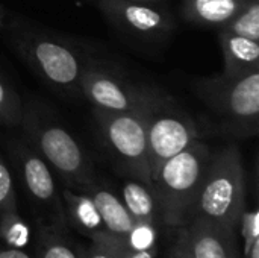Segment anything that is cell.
<instances>
[{"label": "cell", "mask_w": 259, "mask_h": 258, "mask_svg": "<svg viewBox=\"0 0 259 258\" xmlns=\"http://www.w3.org/2000/svg\"><path fill=\"white\" fill-rule=\"evenodd\" d=\"M121 195L123 204L137 224L153 222L158 213V205L155 201V195L149 186L137 179H129L123 184Z\"/></svg>", "instance_id": "cell-15"}, {"label": "cell", "mask_w": 259, "mask_h": 258, "mask_svg": "<svg viewBox=\"0 0 259 258\" xmlns=\"http://www.w3.org/2000/svg\"><path fill=\"white\" fill-rule=\"evenodd\" d=\"M176 258H193V254H191V251H190V246H188V242H187V246L178 252Z\"/></svg>", "instance_id": "cell-28"}, {"label": "cell", "mask_w": 259, "mask_h": 258, "mask_svg": "<svg viewBox=\"0 0 259 258\" xmlns=\"http://www.w3.org/2000/svg\"><path fill=\"white\" fill-rule=\"evenodd\" d=\"M211 154L208 144L197 138L153 175L152 192L161 219L168 227H184L193 219Z\"/></svg>", "instance_id": "cell-3"}, {"label": "cell", "mask_w": 259, "mask_h": 258, "mask_svg": "<svg viewBox=\"0 0 259 258\" xmlns=\"http://www.w3.org/2000/svg\"><path fill=\"white\" fill-rule=\"evenodd\" d=\"M219 41L223 53L225 75L259 70V41L231 33L225 29H220Z\"/></svg>", "instance_id": "cell-13"}, {"label": "cell", "mask_w": 259, "mask_h": 258, "mask_svg": "<svg viewBox=\"0 0 259 258\" xmlns=\"http://www.w3.org/2000/svg\"><path fill=\"white\" fill-rule=\"evenodd\" d=\"M155 87L137 108L124 113L94 111L100 137L117 166L132 179L152 189V172L147 154V108Z\"/></svg>", "instance_id": "cell-6"}, {"label": "cell", "mask_w": 259, "mask_h": 258, "mask_svg": "<svg viewBox=\"0 0 259 258\" xmlns=\"http://www.w3.org/2000/svg\"><path fill=\"white\" fill-rule=\"evenodd\" d=\"M0 258H30L27 254H24L23 251L17 249V248H11V249H5L0 251Z\"/></svg>", "instance_id": "cell-25"}, {"label": "cell", "mask_w": 259, "mask_h": 258, "mask_svg": "<svg viewBox=\"0 0 259 258\" xmlns=\"http://www.w3.org/2000/svg\"><path fill=\"white\" fill-rule=\"evenodd\" d=\"M62 198L70 210L73 220L79 228H82L87 233H91L94 237L105 233L97 208L85 192H77L67 187L62 192Z\"/></svg>", "instance_id": "cell-16"}, {"label": "cell", "mask_w": 259, "mask_h": 258, "mask_svg": "<svg viewBox=\"0 0 259 258\" xmlns=\"http://www.w3.org/2000/svg\"><path fill=\"white\" fill-rule=\"evenodd\" d=\"M23 100L5 75L0 73V125L20 126L23 119Z\"/></svg>", "instance_id": "cell-18"}, {"label": "cell", "mask_w": 259, "mask_h": 258, "mask_svg": "<svg viewBox=\"0 0 259 258\" xmlns=\"http://www.w3.org/2000/svg\"><path fill=\"white\" fill-rule=\"evenodd\" d=\"M5 21H6V14H5V9L0 6V29H3Z\"/></svg>", "instance_id": "cell-29"}, {"label": "cell", "mask_w": 259, "mask_h": 258, "mask_svg": "<svg viewBox=\"0 0 259 258\" xmlns=\"http://www.w3.org/2000/svg\"><path fill=\"white\" fill-rule=\"evenodd\" d=\"M193 90L219 117L220 132L241 138L259 132V70L199 78L193 82Z\"/></svg>", "instance_id": "cell-4"}, {"label": "cell", "mask_w": 259, "mask_h": 258, "mask_svg": "<svg viewBox=\"0 0 259 258\" xmlns=\"http://www.w3.org/2000/svg\"><path fill=\"white\" fill-rule=\"evenodd\" d=\"M99 8L117 29L144 41H162L175 30L173 17L158 3L99 0Z\"/></svg>", "instance_id": "cell-10"}, {"label": "cell", "mask_w": 259, "mask_h": 258, "mask_svg": "<svg viewBox=\"0 0 259 258\" xmlns=\"http://www.w3.org/2000/svg\"><path fill=\"white\" fill-rule=\"evenodd\" d=\"M6 38L14 52L53 90L80 94V76L88 55L74 43L17 20L5 21Z\"/></svg>", "instance_id": "cell-1"}, {"label": "cell", "mask_w": 259, "mask_h": 258, "mask_svg": "<svg viewBox=\"0 0 259 258\" xmlns=\"http://www.w3.org/2000/svg\"><path fill=\"white\" fill-rule=\"evenodd\" d=\"M152 87L135 85L112 62L88 56L80 76V96L100 113H124L141 105Z\"/></svg>", "instance_id": "cell-8"}, {"label": "cell", "mask_w": 259, "mask_h": 258, "mask_svg": "<svg viewBox=\"0 0 259 258\" xmlns=\"http://www.w3.org/2000/svg\"><path fill=\"white\" fill-rule=\"evenodd\" d=\"M244 211V170L234 144L211 154L193 217L235 230Z\"/></svg>", "instance_id": "cell-5"}, {"label": "cell", "mask_w": 259, "mask_h": 258, "mask_svg": "<svg viewBox=\"0 0 259 258\" xmlns=\"http://www.w3.org/2000/svg\"><path fill=\"white\" fill-rule=\"evenodd\" d=\"M222 29L259 41V0H247L237 15Z\"/></svg>", "instance_id": "cell-17"}, {"label": "cell", "mask_w": 259, "mask_h": 258, "mask_svg": "<svg viewBox=\"0 0 259 258\" xmlns=\"http://www.w3.org/2000/svg\"><path fill=\"white\" fill-rule=\"evenodd\" d=\"M94 243L99 245L111 258H152L149 251H138L129 245L127 239L115 237L106 231L96 236Z\"/></svg>", "instance_id": "cell-19"}, {"label": "cell", "mask_w": 259, "mask_h": 258, "mask_svg": "<svg viewBox=\"0 0 259 258\" xmlns=\"http://www.w3.org/2000/svg\"><path fill=\"white\" fill-rule=\"evenodd\" d=\"M12 210H17L12 176L6 161L0 154V217Z\"/></svg>", "instance_id": "cell-21"}, {"label": "cell", "mask_w": 259, "mask_h": 258, "mask_svg": "<svg viewBox=\"0 0 259 258\" xmlns=\"http://www.w3.org/2000/svg\"><path fill=\"white\" fill-rule=\"evenodd\" d=\"M188 233V246L193 258H237L235 230L193 217Z\"/></svg>", "instance_id": "cell-11"}, {"label": "cell", "mask_w": 259, "mask_h": 258, "mask_svg": "<svg viewBox=\"0 0 259 258\" xmlns=\"http://www.w3.org/2000/svg\"><path fill=\"white\" fill-rule=\"evenodd\" d=\"M247 0H184L182 15L202 27H225Z\"/></svg>", "instance_id": "cell-14"}, {"label": "cell", "mask_w": 259, "mask_h": 258, "mask_svg": "<svg viewBox=\"0 0 259 258\" xmlns=\"http://www.w3.org/2000/svg\"><path fill=\"white\" fill-rule=\"evenodd\" d=\"M240 220H243V225H244L243 233L246 237V255H247L253 242L258 240V211H252V213L243 211Z\"/></svg>", "instance_id": "cell-23"}, {"label": "cell", "mask_w": 259, "mask_h": 258, "mask_svg": "<svg viewBox=\"0 0 259 258\" xmlns=\"http://www.w3.org/2000/svg\"><path fill=\"white\" fill-rule=\"evenodd\" d=\"M129 2H140V3H159L162 0H129Z\"/></svg>", "instance_id": "cell-30"}, {"label": "cell", "mask_w": 259, "mask_h": 258, "mask_svg": "<svg viewBox=\"0 0 259 258\" xmlns=\"http://www.w3.org/2000/svg\"><path fill=\"white\" fill-rule=\"evenodd\" d=\"M20 126L30 146L68 189L87 192L97 182L93 164L80 143L46 105L39 102L23 105Z\"/></svg>", "instance_id": "cell-2"}, {"label": "cell", "mask_w": 259, "mask_h": 258, "mask_svg": "<svg viewBox=\"0 0 259 258\" xmlns=\"http://www.w3.org/2000/svg\"><path fill=\"white\" fill-rule=\"evenodd\" d=\"M85 193L94 202L105 231L115 237L127 239L129 233L134 230L137 222L129 214L123 201H120L112 192L106 190L97 182L93 184Z\"/></svg>", "instance_id": "cell-12"}, {"label": "cell", "mask_w": 259, "mask_h": 258, "mask_svg": "<svg viewBox=\"0 0 259 258\" xmlns=\"http://www.w3.org/2000/svg\"><path fill=\"white\" fill-rule=\"evenodd\" d=\"M0 233L5 236V239L9 243L15 246L26 245L27 236H29V231L26 225L21 222V219L18 217L17 210H12L0 217Z\"/></svg>", "instance_id": "cell-20"}, {"label": "cell", "mask_w": 259, "mask_h": 258, "mask_svg": "<svg viewBox=\"0 0 259 258\" xmlns=\"http://www.w3.org/2000/svg\"><path fill=\"white\" fill-rule=\"evenodd\" d=\"M127 242L138 251H150L155 242V231L152 224H137L129 233Z\"/></svg>", "instance_id": "cell-22"}, {"label": "cell", "mask_w": 259, "mask_h": 258, "mask_svg": "<svg viewBox=\"0 0 259 258\" xmlns=\"http://www.w3.org/2000/svg\"><path fill=\"white\" fill-rule=\"evenodd\" d=\"M8 148L12 163L15 164L21 182L33 204L49 217L50 222H53V225L62 227L64 207L47 163L32 146L21 140H11Z\"/></svg>", "instance_id": "cell-9"}, {"label": "cell", "mask_w": 259, "mask_h": 258, "mask_svg": "<svg viewBox=\"0 0 259 258\" xmlns=\"http://www.w3.org/2000/svg\"><path fill=\"white\" fill-rule=\"evenodd\" d=\"M200 138L196 120L162 90H153L147 108V154L152 178L171 157Z\"/></svg>", "instance_id": "cell-7"}, {"label": "cell", "mask_w": 259, "mask_h": 258, "mask_svg": "<svg viewBox=\"0 0 259 258\" xmlns=\"http://www.w3.org/2000/svg\"><path fill=\"white\" fill-rule=\"evenodd\" d=\"M88 258H111L99 245H96L94 243V248L91 249V252H90V255H88Z\"/></svg>", "instance_id": "cell-26"}, {"label": "cell", "mask_w": 259, "mask_h": 258, "mask_svg": "<svg viewBox=\"0 0 259 258\" xmlns=\"http://www.w3.org/2000/svg\"><path fill=\"white\" fill-rule=\"evenodd\" d=\"M247 257L259 258V242L258 240H255V242H253L252 248H250V249H249V252H247Z\"/></svg>", "instance_id": "cell-27"}, {"label": "cell", "mask_w": 259, "mask_h": 258, "mask_svg": "<svg viewBox=\"0 0 259 258\" xmlns=\"http://www.w3.org/2000/svg\"><path fill=\"white\" fill-rule=\"evenodd\" d=\"M42 258H77L74 255V252L64 243L59 242H52L50 245H47L46 251H44V257Z\"/></svg>", "instance_id": "cell-24"}]
</instances>
